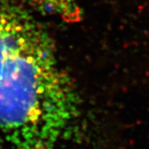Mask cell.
Segmentation results:
<instances>
[{"mask_svg":"<svg viewBox=\"0 0 149 149\" xmlns=\"http://www.w3.org/2000/svg\"><path fill=\"white\" fill-rule=\"evenodd\" d=\"M33 22L10 0H0V78L5 60Z\"/></svg>","mask_w":149,"mask_h":149,"instance_id":"obj_2","label":"cell"},{"mask_svg":"<svg viewBox=\"0 0 149 149\" xmlns=\"http://www.w3.org/2000/svg\"><path fill=\"white\" fill-rule=\"evenodd\" d=\"M78 104L50 38L35 23L5 60L0 78V132L16 149H56Z\"/></svg>","mask_w":149,"mask_h":149,"instance_id":"obj_1","label":"cell"},{"mask_svg":"<svg viewBox=\"0 0 149 149\" xmlns=\"http://www.w3.org/2000/svg\"><path fill=\"white\" fill-rule=\"evenodd\" d=\"M33 3L44 12L60 16L66 22L78 21L80 8L76 0H32Z\"/></svg>","mask_w":149,"mask_h":149,"instance_id":"obj_3","label":"cell"}]
</instances>
